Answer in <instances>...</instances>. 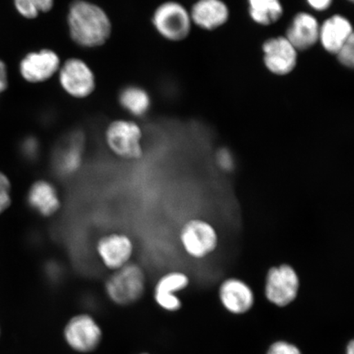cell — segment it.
Returning <instances> with one entry per match:
<instances>
[{"label":"cell","mask_w":354,"mask_h":354,"mask_svg":"<svg viewBox=\"0 0 354 354\" xmlns=\"http://www.w3.org/2000/svg\"><path fill=\"white\" fill-rule=\"evenodd\" d=\"M66 24L71 39L84 48L101 47L112 35L113 25L108 13L88 0H73L70 3Z\"/></svg>","instance_id":"cell-1"},{"label":"cell","mask_w":354,"mask_h":354,"mask_svg":"<svg viewBox=\"0 0 354 354\" xmlns=\"http://www.w3.org/2000/svg\"><path fill=\"white\" fill-rule=\"evenodd\" d=\"M148 277L139 263L131 261L105 279L104 290L107 298L118 306H130L144 297Z\"/></svg>","instance_id":"cell-2"},{"label":"cell","mask_w":354,"mask_h":354,"mask_svg":"<svg viewBox=\"0 0 354 354\" xmlns=\"http://www.w3.org/2000/svg\"><path fill=\"white\" fill-rule=\"evenodd\" d=\"M104 140L109 151L121 160L137 162L145 156L144 131L135 121L111 122L104 131Z\"/></svg>","instance_id":"cell-3"},{"label":"cell","mask_w":354,"mask_h":354,"mask_svg":"<svg viewBox=\"0 0 354 354\" xmlns=\"http://www.w3.org/2000/svg\"><path fill=\"white\" fill-rule=\"evenodd\" d=\"M151 21L156 32L171 42L185 41L193 28L189 11L174 0L159 4L153 12Z\"/></svg>","instance_id":"cell-4"},{"label":"cell","mask_w":354,"mask_h":354,"mask_svg":"<svg viewBox=\"0 0 354 354\" xmlns=\"http://www.w3.org/2000/svg\"><path fill=\"white\" fill-rule=\"evenodd\" d=\"M136 250L135 242L129 234L112 232L102 234L95 243L100 263L110 272L116 271L131 262Z\"/></svg>","instance_id":"cell-5"},{"label":"cell","mask_w":354,"mask_h":354,"mask_svg":"<svg viewBox=\"0 0 354 354\" xmlns=\"http://www.w3.org/2000/svg\"><path fill=\"white\" fill-rule=\"evenodd\" d=\"M57 76L62 88L74 99H86L95 91V73L86 62L79 57H70L62 63Z\"/></svg>","instance_id":"cell-6"},{"label":"cell","mask_w":354,"mask_h":354,"mask_svg":"<svg viewBox=\"0 0 354 354\" xmlns=\"http://www.w3.org/2000/svg\"><path fill=\"white\" fill-rule=\"evenodd\" d=\"M180 241L185 253L194 259H203L218 246V237L211 224L201 219H192L180 229Z\"/></svg>","instance_id":"cell-7"},{"label":"cell","mask_w":354,"mask_h":354,"mask_svg":"<svg viewBox=\"0 0 354 354\" xmlns=\"http://www.w3.org/2000/svg\"><path fill=\"white\" fill-rule=\"evenodd\" d=\"M299 279L290 265L282 264L269 270L266 278L265 294L270 302L284 307L297 297Z\"/></svg>","instance_id":"cell-8"},{"label":"cell","mask_w":354,"mask_h":354,"mask_svg":"<svg viewBox=\"0 0 354 354\" xmlns=\"http://www.w3.org/2000/svg\"><path fill=\"white\" fill-rule=\"evenodd\" d=\"M262 50L265 68L275 76H288L298 65L299 52L285 35L266 39Z\"/></svg>","instance_id":"cell-9"},{"label":"cell","mask_w":354,"mask_h":354,"mask_svg":"<svg viewBox=\"0 0 354 354\" xmlns=\"http://www.w3.org/2000/svg\"><path fill=\"white\" fill-rule=\"evenodd\" d=\"M102 330L94 317L88 314H78L68 321L64 329L66 344L79 353H91L99 347Z\"/></svg>","instance_id":"cell-10"},{"label":"cell","mask_w":354,"mask_h":354,"mask_svg":"<svg viewBox=\"0 0 354 354\" xmlns=\"http://www.w3.org/2000/svg\"><path fill=\"white\" fill-rule=\"evenodd\" d=\"M61 64L60 57L55 50L42 48L29 53L21 59V76L29 83L46 82L59 73Z\"/></svg>","instance_id":"cell-11"},{"label":"cell","mask_w":354,"mask_h":354,"mask_svg":"<svg viewBox=\"0 0 354 354\" xmlns=\"http://www.w3.org/2000/svg\"><path fill=\"white\" fill-rule=\"evenodd\" d=\"M26 203L35 214L46 219L54 218L63 207L59 189L47 178L33 181L26 194Z\"/></svg>","instance_id":"cell-12"},{"label":"cell","mask_w":354,"mask_h":354,"mask_svg":"<svg viewBox=\"0 0 354 354\" xmlns=\"http://www.w3.org/2000/svg\"><path fill=\"white\" fill-rule=\"evenodd\" d=\"M320 22L308 12L296 13L286 30L285 37L298 52L309 50L319 42Z\"/></svg>","instance_id":"cell-13"},{"label":"cell","mask_w":354,"mask_h":354,"mask_svg":"<svg viewBox=\"0 0 354 354\" xmlns=\"http://www.w3.org/2000/svg\"><path fill=\"white\" fill-rule=\"evenodd\" d=\"M193 26L212 32L227 24L230 8L223 0H197L189 10Z\"/></svg>","instance_id":"cell-14"},{"label":"cell","mask_w":354,"mask_h":354,"mask_svg":"<svg viewBox=\"0 0 354 354\" xmlns=\"http://www.w3.org/2000/svg\"><path fill=\"white\" fill-rule=\"evenodd\" d=\"M189 284L187 274L172 271L158 279L153 288V299L158 307L168 312H175L181 307V301L175 295Z\"/></svg>","instance_id":"cell-15"},{"label":"cell","mask_w":354,"mask_h":354,"mask_svg":"<svg viewBox=\"0 0 354 354\" xmlns=\"http://www.w3.org/2000/svg\"><path fill=\"white\" fill-rule=\"evenodd\" d=\"M354 37L351 21L342 15H334L320 24L319 43L328 54L335 55Z\"/></svg>","instance_id":"cell-16"},{"label":"cell","mask_w":354,"mask_h":354,"mask_svg":"<svg viewBox=\"0 0 354 354\" xmlns=\"http://www.w3.org/2000/svg\"><path fill=\"white\" fill-rule=\"evenodd\" d=\"M84 153L83 136L79 133L71 136L57 150L54 158L55 169L62 176L76 175L83 166Z\"/></svg>","instance_id":"cell-17"},{"label":"cell","mask_w":354,"mask_h":354,"mask_svg":"<svg viewBox=\"0 0 354 354\" xmlns=\"http://www.w3.org/2000/svg\"><path fill=\"white\" fill-rule=\"evenodd\" d=\"M219 295L224 307L233 313L249 311L254 302L251 288L236 278L225 280L220 287Z\"/></svg>","instance_id":"cell-18"},{"label":"cell","mask_w":354,"mask_h":354,"mask_svg":"<svg viewBox=\"0 0 354 354\" xmlns=\"http://www.w3.org/2000/svg\"><path fill=\"white\" fill-rule=\"evenodd\" d=\"M118 102L124 110L136 118L145 117L152 105L148 91L138 86L124 87L119 93Z\"/></svg>","instance_id":"cell-19"},{"label":"cell","mask_w":354,"mask_h":354,"mask_svg":"<svg viewBox=\"0 0 354 354\" xmlns=\"http://www.w3.org/2000/svg\"><path fill=\"white\" fill-rule=\"evenodd\" d=\"M249 15L254 24L262 26L276 24L284 15L281 0H247Z\"/></svg>","instance_id":"cell-20"},{"label":"cell","mask_w":354,"mask_h":354,"mask_svg":"<svg viewBox=\"0 0 354 354\" xmlns=\"http://www.w3.org/2000/svg\"><path fill=\"white\" fill-rule=\"evenodd\" d=\"M12 205V184L10 178L0 171V214Z\"/></svg>","instance_id":"cell-21"},{"label":"cell","mask_w":354,"mask_h":354,"mask_svg":"<svg viewBox=\"0 0 354 354\" xmlns=\"http://www.w3.org/2000/svg\"><path fill=\"white\" fill-rule=\"evenodd\" d=\"M339 64L345 68L353 69L354 66V37L339 48L335 55Z\"/></svg>","instance_id":"cell-22"},{"label":"cell","mask_w":354,"mask_h":354,"mask_svg":"<svg viewBox=\"0 0 354 354\" xmlns=\"http://www.w3.org/2000/svg\"><path fill=\"white\" fill-rule=\"evenodd\" d=\"M13 1H15L17 11L25 19H35L39 16V12L32 0H13Z\"/></svg>","instance_id":"cell-23"},{"label":"cell","mask_w":354,"mask_h":354,"mask_svg":"<svg viewBox=\"0 0 354 354\" xmlns=\"http://www.w3.org/2000/svg\"><path fill=\"white\" fill-rule=\"evenodd\" d=\"M218 166L224 171H232L234 167V158L231 152L227 149H221L216 155Z\"/></svg>","instance_id":"cell-24"},{"label":"cell","mask_w":354,"mask_h":354,"mask_svg":"<svg viewBox=\"0 0 354 354\" xmlns=\"http://www.w3.org/2000/svg\"><path fill=\"white\" fill-rule=\"evenodd\" d=\"M268 354H301L297 347L286 342H277L272 345Z\"/></svg>","instance_id":"cell-25"},{"label":"cell","mask_w":354,"mask_h":354,"mask_svg":"<svg viewBox=\"0 0 354 354\" xmlns=\"http://www.w3.org/2000/svg\"><path fill=\"white\" fill-rule=\"evenodd\" d=\"M333 1L334 0H306L308 6L318 12L329 10Z\"/></svg>","instance_id":"cell-26"},{"label":"cell","mask_w":354,"mask_h":354,"mask_svg":"<svg viewBox=\"0 0 354 354\" xmlns=\"http://www.w3.org/2000/svg\"><path fill=\"white\" fill-rule=\"evenodd\" d=\"M39 13L50 12L55 7V0H32Z\"/></svg>","instance_id":"cell-27"},{"label":"cell","mask_w":354,"mask_h":354,"mask_svg":"<svg viewBox=\"0 0 354 354\" xmlns=\"http://www.w3.org/2000/svg\"><path fill=\"white\" fill-rule=\"evenodd\" d=\"M8 87V73L6 65L0 61V93L3 92Z\"/></svg>","instance_id":"cell-28"},{"label":"cell","mask_w":354,"mask_h":354,"mask_svg":"<svg viewBox=\"0 0 354 354\" xmlns=\"http://www.w3.org/2000/svg\"><path fill=\"white\" fill-rule=\"evenodd\" d=\"M347 354H354V343L351 342L347 348Z\"/></svg>","instance_id":"cell-29"},{"label":"cell","mask_w":354,"mask_h":354,"mask_svg":"<svg viewBox=\"0 0 354 354\" xmlns=\"http://www.w3.org/2000/svg\"><path fill=\"white\" fill-rule=\"evenodd\" d=\"M347 1L351 2V3H353V0H347Z\"/></svg>","instance_id":"cell-30"},{"label":"cell","mask_w":354,"mask_h":354,"mask_svg":"<svg viewBox=\"0 0 354 354\" xmlns=\"http://www.w3.org/2000/svg\"><path fill=\"white\" fill-rule=\"evenodd\" d=\"M141 354H148V353H141Z\"/></svg>","instance_id":"cell-31"}]
</instances>
